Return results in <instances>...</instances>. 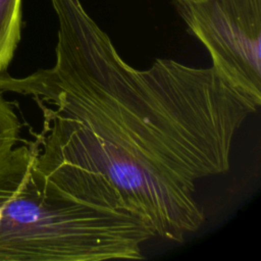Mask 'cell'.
<instances>
[{"label": "cell", "instance_id": "1", "mask_svg": "<svg viewBox=\"0 0 261 261\" xmlns=\"http://www.w3.org/2000/svg\"><path fill=\"white\" fill-rule=\"evenodd\" d=\"M55 62L0 91L28 95L43 126L28 146L72 195L128 212L162 240L184 243L205 222L197 181L230 168L234 137L259 108L212 66L157 58L129 65L81 0H50Z\"/></svg>", "mask_w": 261, "mask_h": 261}, {"label": "cell", "instance_id": "2", "mask_svg": "<svg viewBox=\"0 0 261 261\" xmlns=\"http://www.w3.org/2000/svg\"><path fill=\"white\" fill-rule=\"evenodd\" d=\"M151 227L123 210L63 190L27 145L0 159V261L144 259Z\"/></svg>", "mask_w": 261, "mask_h": 261}, {"label": "cell", "instance_id": "3", "mask_svg": "<svg viewBox=\"0 0 261 261\" xmlns=\"http://www.w3.org/2000/svg\"><path fill=\"white\" fill-rule=\"evenodd\" d=\"M212 67L261 105V0H172Z\"/></svg>", "mask_w": 261, "mask_h": 261}, {"label": "cell", "instance_id": "4", "mask_svg": "<svg viewBox=\"0 0 261 261\" xmlns=\"http://www.w3.org/2000/svg\"><path fill=\"white\" fill-rule=\"evenodd\" d=\"M21 38V0H0V74L7 71Z\"/></svg>", "mask_w": 261, "mask_h": 261}, {"label": "cell", "instance_id": "5", "mask_svg": "<svg viewBox=\"0 0 261 261\" xmlns=\"http://www.w3.org/2000/svg\"><path fill=\"white\" fill-rule=\"evenodd\" d=\"M21 128L20 121L10 102L0 91V159L17 143Z\"/></svg>", "mask_w": 261, "mask_h": 261}]
</instances>
